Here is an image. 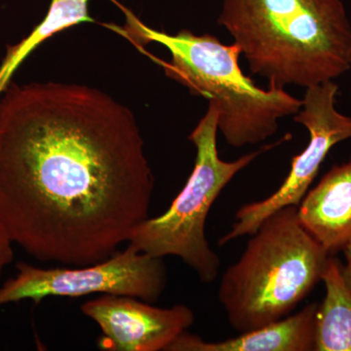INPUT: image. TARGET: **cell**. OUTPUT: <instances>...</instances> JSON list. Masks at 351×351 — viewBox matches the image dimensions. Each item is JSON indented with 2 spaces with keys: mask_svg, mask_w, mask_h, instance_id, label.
<instances>
[{
  "mask_svg": "<svg viewBox=\"0 0 351 351\" xmlns=\"http://www.w3.org/2000/svg\"><path fill=\"white\" fill-rule=\"evenodd\" d=\"M135 115L87 85L13 82L0 96V223L41 262H101L149 218Z\"/></svg>",
  "mask_w": 351,
  "mask_h": 351,
  "instance_id": "obj_1",
  "label": "cell"
},
{
  "mask_svg": "<svg viewBox=\"0 0 351 351\" xmlns=\"http://www.w3.org/2000/svg\"><path fill=\"white\" fill-rule=\"evenodd\" d=\"M218 24L252 75L272 86L306 89L351 69V24L341 0H223Z\"/></svg>",
  "mask_w": 351,
  "mask_h": 351,
  "instance_id": "obj_2",
  "label": "cell"
},
{
  "mask_svg": "<svg viewBox=\"0 0 351 351\" xmlns=\"http://www.w3.org/2000/svg\"><path fill=\"white\" fill-rule=\"evenodd\" d=\"M115 5L125 16V24L104 27L128 39L138 49L154 43L169 51V62L145 54L171 80L214 104L218 110V131L232 147L265 142L276 135L279 119L294 117L301 110L302 100L284 88L269 85L265 90L245 75L239 62L241 52L234 43L226 45L212 34L198 36L189 29L176 34L156 31L119 1Z\"/></svg>",
  "mask_w": 351,
  "mask_h": 351,
  "instance_id": "obj_3",
  "label": "cell"
},
{
  "mask_svg": "<svg viewBox=\"0 0 351 351\" xmlns=\"http://www.w3.org/2000/svg\"><path fill=\"white\" fill-rule=\"evenodd\" d=\"M221 276L219 304L235 331L286 317L322 281L328 256L300 221L297 206L272 214Z\"/></svg>",
  "mask_w": 351,
  "mask_h": 351,
  "instance_id": "obj_4",
  "label": "cell"
},
{
  "mask_svg": "<svg viewBox=\"0 0 351 351\" xmlns=\"http://www.w3.org/2000/svg\"><path fill=\"white\" fill-rule=\"evenodd\" d=\"M217 136L218 110L209 101L206 113L189 136L195 145L196 156L184 189L165 213L140 223L128 241L152 257L181 258L204 283L214 282L221 267V258L210 246L205 232L215 201L240 171L291 138V134H286L274 144L263 145L237 160L225 161L219 156Z\"/></svg>",
  "mask_w": 351,
  "mask_h": 351,
  "instance_id": "obj_5",
  "label": "cell"
},
{
  "mask_svg": "<svg viewBox=\"0 0 351 351\" xmlns=\"http://www.w3.org/2000/svg\"><path fill=\"white\" fill-rule=\"evenodd\" d=\"M13 278L0 285V306L22 301L39 304L49 297L92 294L128 295L154 304L167 285L163 258L152 257L128 243L101 262L83 267L41 269L17 263Z\"/></svg>",
  "mask_w": 351,
  "mask_h": 351,
  "instance_id": "obj_6",
  "label": "cell"
},
{
  "mask_svg": "<svg viewBox=\"0 0 351 351\" xmlns=\"http://www.w3.org/2000/svg\"><path fill=\"white\" fill-rule=\"evenodd\" d=\"M338 92V84L334 80L306 88L301 110L294 115V121L308 131V145L293 157L290 173L276 193L240 208L230 232L219 239V246L254 234L272 214L301 204L330 151L351 138V117L336 108Z\"/></svg>",
  "mask_w": 351,
  "mask_h": 351,
  "instance_id": "obj_7",
  "label": "cell"
},
{
  "mask_svg": "<svg viewBox=\"0 0 351 351\" xmlns=\"http://www.w3.org/2000/svg\"><path fill=\"white\" fill-rule=\"evenodd\" d=\"M82 311L100 327L99 346L108 351H167L195 321L184 304L163 308L128 295H101L84 302Z\"/></svg>",
  "mask_w": 351,
  "mask_h": 351,
  "instance_id": "obj_8",
  "label": "cell"
},
{
  "mask_svg": "<svg viewBox=\"0 0 351 351\" xmlns=\"http://www.w3.org/2000/svg\"><path fill=\"white\" fill-rule=\"evenodd\" d=\"M309 234L335 257L351 242V158L334 165L298 206Z\"/></svg>",
  "mask_w": 351,
  "mask_h": 351,
  "instance_id": "obj_9",
  "label": "cell"
},
{
  "mask_svg": "<svg viewBox=\"0 0 351 351\" xmlns=\"http://www.w3.org/2000/svg\"><path fill=\"white\" fill-rule=\"evenodd\" d=\"M317 307L311 302L294 315L223 341H207L186 331L167 351H314Z\"/></svg>",
  "mask_w": 351,
  "mask_h": 351,
  "instance_id": "obj_10",
  "label": "cell"
},
{
  "mask_svg": "<svg viewBox=\"0 0 351 351\" xmlns=\"http://www.w3.org/2000/svg\"><path fill=\"white\" fill-rule=\"evenodd\" d=\"M322 281L326 295L316 311L314 351H351V289L343 263L329 257Z\"/></svg>",
  "mask_w": 351,
  "mask_h": 351,
  "instance_id": "obj_11",
  "label": "cell"
},
{
  "mask_svg": "<svg viewBox=\"0 0 351 351\" xmlns=\"http://www.w3.org/2000/svg\"><path fill=\"white\" fill-rule=\"evenodd\" d=\"M89 0H51L49 10L31 34L20 43L9 45L0 64V96L27 58L55 34L82 23L94 22L88 12Z\"/></svg>",
  "mask_w": 351,
  "mask_h": 351,
  "instance_id": "obj_12",
  "label": "cell"
},
{
  "mask_svg": "<svg viewBox=\"0 0 351 351\" xmlns=\"http://www.w3.org/2000/svg\"><path fill=\"white\" fill-rule=\"evenodd\" d=\"M13 245L12 239L0 223V285L4 269L12 263L14 258Z\"/></svg>",
  "mask_w": 351,
  "mask_h": 351,
  "instance_id": "obj_13",
  "label": "cell"
},
{
  "mask_svg": "<svg viewBox=\"0 0 351 351\" xmlns=\"http://www.w3.org/2000/svg\"><path fill=\"white\" fill-rule=\"evenodd\" d=\"M343 252L346 258V265H343V277L351 289V242Z\"/></svg>",
  "mask_w": 351,
  "mask_h": 351,
  "instance_id": "obj_14",
  "label": "cell"
}]
</instances>
